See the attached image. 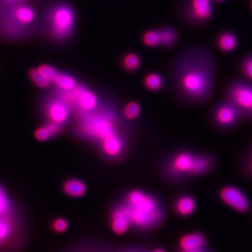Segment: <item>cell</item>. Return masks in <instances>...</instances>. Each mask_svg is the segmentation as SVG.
I'll list each match as a JSON object with an SVG mask.
<instances>
[{"label":"cell","mask_w":252,"mask_h":252,"mask_svg":"<svg viewBox=\"0 0 252 252\" xmlns=\"http://www.w3.org/2000/svg\"><path fill=\"white\" fill-rule=\"evenodd\" d=\"M217 64L211 51L203 45L187 46L172 62V82L184 98L195 104L206 102L213 94Z\"/></svg>","instance_id":"1"},{"label":"cell","mask_w":252,"mask_h":252,"mask_svg":"<svg viewBox=\"0 0 252 252\" xmlns=\"http://www.w3.org/2000/svg\"><path fill=\"white\" fill-rule=\"evenodd\" d=\"M131 223L142 229L158 224L162 220V209L157 199L140 190L129 192L126 204Z\"/></svg>","instance_id":"2"},{"label":"cell","mask_w":252,"mask_h":252,"mask_svg":"<svg viewBox=\"0 0 252 252\" xmlns=\"http://www.w3.org/2000/svg\"><path fill=\"white\" fill-rule=\"evenodd\" d=\"M44 21L46 32L51 39L56 42H66L74 34L77 14L72 4L58 1L46 10Z\"/></svg>","instance_id":"3"},{"label":"cell","mask_w":252,"mask_h":252,"mask_svg":"<svg viewBox=\"0 0 252 252\" xmlns=\"http://www.w3.org/2000/svg\"><path fill=\"white\" fill-rule=\"evenodd\" d=\"M3 6L0 10V30L5 35H22L35 21V11L31 5L18 2Z\"/></svg>","instance_id":"4"},{"label":"cell","mask_w":252,"mask_h":252,"mask_svg":"<svg viewBox=\"0 0 252 252\" xmlns=\"http://www.w3.org/2000/svg\"><path fill=\"white\" fill-rule=\"evenodd\" d=\"M225 99L243 114L245 120L252 122V81L245 79L230 81L224 89Z\"/></svg>","instance_id":"5"},{"label":"cell","mask_w":252,"mask_h":252,"mask_svg":"<svg viewBox=\"0 0 252 252\" xmlns=\"http://www.w3.org/2000/svg\"><path fill=\"white\" fill-rule=\"evenodd\" d=\"M211 120L218 130L230 132L238 127L245 118L234 104L224 99L214 106L211 112Z\"/></svg>","instance_id":"6"},{"label":"cell","mask_w":252,"mask_h":252,"mask_svg":"<svg viewBox=\"0 0 252 252\" xmlns=\"http://www.w3.org/2000/svg\"><path fill=\"white\" fill-rule=\"evenodd\" d=\"M181 11L184 21L193 27L206 25L215 13L212 0H185Z\"/></svg>","instance_id":"7"},{"label":"cell","mask_w":252,"mask_h":252,"mask_svg":"<svg viewBox=\"0 0 252 252\" xmlns=\"http://www.w3.org/2000/svg\"><path fill=\"white\" fill-rule=\"evenodd\" d=\"M82 128L88 135L101 140V142L109 136L117 134L112 119L104 116L88 117L83 123Z\"/></svg>","instance_id":"8"},{"label":"cell","mask_w":252,"mask_h":252,"mask_svg":"<svg viewBox=\"0 0 252 252\" xmlns=\"http://www.w3.org/2000/svg\"><path fill=\"white\" fill-rule=\"evenodd\" d=\"M218 196L222 203L235 211L245 213L250 210V199L246 193L237 186H223L219 190Z\"/></svg>","instance_id":"9"},{"label":"cell","mask_w":252,"mask_h":252,"mask_svg":"<svg viewBox=\"0 0 252 252\" xmlns=\"http://www.w3.org/2000/svg\"><path fill=\"white\" fill-rule=\"evenodd\" d=\"M197 154L190 152L177 154L172 159L170 169L172 173L180 176H193Z\"/></svg>","instance_id":"10"},{"label":"cell","mask_w":252,"mask_h":252,"mask_svg":"<svg viewBox=\"0 0 252 252\" xmlns=\"http://www.w3.org/2000/svg\"><path fill=\"white\" fill-rule=\"evenodd\" d=\"M111 228L114 233L123 235L128 230L130 225V214L125 205L114 209L111 215Z\"/></svg>","instance_id":"11"},{"label":"cell","mask_w":252,"mask_h":252,"mask_svg":"<svg viewBox=\"0 0 252 252\" xmlns=\"http://www.w3.org/2000/svg\"><path fill=\"white\" fill-rule=\"evenodd\" d=\"M215 44L220 52L230 54L238 48V36L236 33L231 31H223L217 34Z\"/></svg>","instance_id":"12"},{"label":"cell","mask_w":252,"mask_h":252,"mask_svg":"<svg viewBox=\"0 0 252 252\" xmlns=\"http://www.w3.org/2000/svg\"><path fill=\"white\" fill-rule=\"evenodd\" d=\"M47 114L51 122L62 124L69 115L68 104L61 97L51 101L47 107Z\"/></svg>","instance_id":"13"},{"label":"cell","mask_w":252,"mask_h":252,"mask_svg":"<svg viewBox=\"0 0 252 252\" xmlns=\"http://www.w3.org/2000/svg\"><path fill=\"white\" fill-rule=\"evenodd\" d=\"M175 210L182 217H189L196 210L197 203L192 195H184L176 200Z\"/></svg>","instance_id":"14"},{"label":"cell","mask_w":252,"mask_h":252,"mask_svg":"<svg viewBox=\"0 0 252 252\" xmlns=\"http://www.w3.org/2000/svg\"><path fill=\"white\" fill-rule=\"evenodd\" d=\"M205 243V238L203 235L199 233H192L181 238L180 246L182 251H190L202 249Z\"/></svg>","instance_id":"15"},{"label":"cell","mask_w":252,"mask_h":252,"mask_svg":"<svg viewBox=\"0 0 252 252\" xmlns=\"http://www.w3.org/2000/svg\"><path fill=\"white\" fill-rule=\"evenodd\" d=\"M102 150L107 157H116L122 152L123 142L118 134L109 136L101 142Z\"/></svg>","instance_id":"16"},{"label":"cell","mask_w":252,"mask_h":252,"mask_svg":"<svg viewBox=\"0 0 252 252\" xmlns=\"http://www.w3.org/2000/svg\"><path fill=\"white\" fill-rule=\"evenodd\" d=\"M238 166L242 175L252 180V143L240 154L238 158Z\"/></svg>","instance_id":"17"},{"label":"cell","mask_w":252,"mask_h":252,"mask_svg":"<svg viewBox=\"0 0 252 252\" xmlns=\"http://www.w3.org/2000/svg\"><path fill=\"white\" fill-rule=\"evenodd\" d=\"M160 47L169 49L175 46L178 41V32L172 26H164L158 29Z\"/></svg>","instance_id":"18"},{"label":"cell","mask_w":252,"mask_h":252,"mask_svg":"<svg viewBox=\"0 0 252 252\" xmlns=\"http://www.w3.org/2000/svg\"><path fill=\"white\" fill-rule=\"evenodd\" d=\"M63 191L74 198L82 196L86 191V186L82 181L72 179L66 181L63 185Z\"/></svg>","instance_id":"19"},{"label":"cell","mask_w":252,"mask_h":252,"mask_svg":"<svg viewBox=\"0 0 252 252\" xmlns=\"http://www.w3.org/2000/svg\"><path fill=\"white\" fill-rule=\"evenodd\" d=\"M140 55L135 52H128L124 54L121 59V66L127 72H136L141 66Z\"/></svg>","instance_id":"20"},{"label":"cell","mask_w":252,"mask_h":252,"mask_svg":"<svg viewBox=\"0 0 252 252\" xmlns=\"http://www.w3.org/2000/svg\"><path fill=\"white\" fill-rule=\"evenodd\" d=\"M54 84L57 87L58 90L68 92L73 90L77 86V82L72 74L59 72L55 79Z\"/></svg>","instance_id":"21"},{"label":"cell","mask_w":252,"mask_h":252,"mask_svg":"<svg viewBox=\"0 0 252 252\" xmlns=\"http://www.w3.org/2000/svg\"><path fill=\"white\" fill-rule=\"evenodd\" d=\"M143 83L147 90L157 91L163 86V78L159 73L150 72L144 77Z\"/></svg>","instance_id":"22"},{"label":"cell","mask_w":252,"mask_h":252,"mask_svg":"<svg viewBox=\"0 0 252 252\" xmlns=\"http://www.w3.org/2000/svg\"><path fill=\"white\" fill-rule=\"evenodd\" d=\"M142 41L144 45L153 48L160 46V34L158 29L149 30L142 34Z\"/></svg>","instance_id":"23"},{"label":"cell","mask_w":252,"mask_h":252,"mask_svg":"<svg viewBox=\"0 0 252 252\" xmlns=\"http://www.w3.org/2000/svg\"><path fill=\"white\" fill-rule=\"evenodd\" d=\"M238 67L244 77L248 80L252 81V53L241 58Z\"/></svg>","instance_id":"24"},{"label":"cell","mask_w":252,"mask_h":252,"mask_svg":"<svg viewBox=\"0 0 252 252\" xmlns=\"http://www.w3.org/2000/svg\"><path fill=\"white\" fill-rule=\"evenodd\" d=\"M30 77L31 80L33 81L34 84H36L38 87L41 89H46L51 85V83L45 77L42 75L38 70L37 68H34L30 71Z\"/></svg>","instance_id":"25"},{"label":"cell","mask_w":252,"mask_h":252,"mask_svg":"<svg viewBox=\"0 0 252 252\" xmlns=\"http://www.w3.org/2000/svg\"><path fill=\"white\" fill-rule=\"evenodd\" d=\"M37 69L44 77L47 79V80L50 81L51 84H54L55 79L59 73V71L56 68L49 64H42L38 67Z\"/></svg>","instance_id":"26"},{"label":"cell","mask_w":252,"mask_h":252,"mask_svg":"<svg viewBox=\"0 0 252 252\" xmlns=\"http://www.w3.org/2000/svg\"><path fill=\"white\" fill-rule=\"evenodd\" d=\"M140 113V107L136 102H130L126 104L124 108V117L128 120H134L138 117Z\"/></svg>","instance_id":"27"},{"label":"cell","mask_w":252,"mask_h":252,"mask_svg":"<svg viewBox=\"0 0 252 252\" xmlns=\"http://www.w3.org/2000/svg\"><path fill=\"white\" fill-rule=\"evenodd\" d=\"M11 232V224L6 220V216H0V241H3L7 238Z\"/></svg>","instance_id":"28"},{"label":"cell","mask_w":252,"mask_h":252,"mask_svg":"<svg viewBox=\"0 0 252 252\" xmlns=\"http://www.w3.org/2000/svg\"><path fill=\"white\" fill-rule=\"evenodd\" d=\"M11 208L9 200L6 198V195L0 196V216L4 217L7 215Z\"/></svg>","instance_id":"29"},{"label":"cell","mask_w":252,"mask_h":252,"mask_svg":"<svg viewBox=\"0 0 252 252\" xmlns=\"http://www.w3.org/2000/svg\"><path fill=\"white\" fill-rule=\"evenodd\" d=\"M35 137L38 140L46 141L49 140L50 137H52L51 132L46 126L39 127L35 132Z\"/></svg>","instance_id":"30"},{"label":"cell","mask_w":252,"mask_h":252,"mask_svg":"<svg viewBox=\"0 0 252 252\" xmlns=\"http://www.w3.org/2000/svg\"><path fill=\"white\" fill-rule=\"evenodd\" d=\"M68 226L67 220L64 219H57L53 223V228L57 233H63L67 230Z\"/></svg>","instance_id":"31"},{"label":"cell","mask_w":252,"mask_h":252,"mask_svg":"<svg viewBox=\"0 0 252 252\" xmlns=\"http://www.w3.org/2000/svg\"><path fill=\"white\" fill-rule=\"evenodd\" d=\"M1 1L4 5H9L19 2L20 0H1Z\"/></svg>","instance_id":"32"},{"label":"cell","mask_w":252,"mask_h":252,"mask_svg":"<svg viewBox=\"0 0 252 252\" xmlns=\"http://www.w3.org/2000/svg\"><path fill=\"white\" fill-rule=\"evenodd\" d=\"M182 252H205L202 250V249H198V250H190V251H182Z\"/></svg>","instance_id":"33"},{"label":"cell","mask_w":252,"mask_h":252,"mask_svg":"<svg viewBox=\"0 0 252 252\" xmlns=\"http://www.w3.org/2000/svg\"><path fill=\"white\" fill-rule=\"evenodd\" d=\"M212 1H213V2L222 3L224 2L227 0H212Z\"/></svg>","instance_id":"34"},{"label":"cell","mask_w":252,"mask_h":252,"mask_svg":"<svg viewBox=\"0 0 252 252\" xmlns=\"http://www.w3.org/2000/svg\"><path fill=\"white\" fill-rule=\"evenodd\" d=\"M153 252H166L165 250H162V249H158V250H156L155 251Z\"/></svg>","instance_id":"35"},{"label":"cell","mask_w":252,"mask_h":252,"mask_svg":"<svg viewBox=\"0 0 252 252\" xmlns=\"http://www.w3.org/2000/svg\"><path fill=\"white\" fill-rule=\"evenodd\" d=\"M4 194H5L4 190H3V189H1V187H0V196H1V195H4Z\"/></svg>","instance_id":"36"},{"label":"cell","mask_w":252,"mask_h":252,"mask_svg":"<svg viewBox=\"0 0 252 252\" xmlns=\"http://www.w3.org/2000/svg\"><path fill=\"white\" fill-rule=\"evenodd\" d=\"M250 9H251V11L252 13V0L251 1V3H250Z\"/></svg>","instance_id":"37"}]
</instances>
